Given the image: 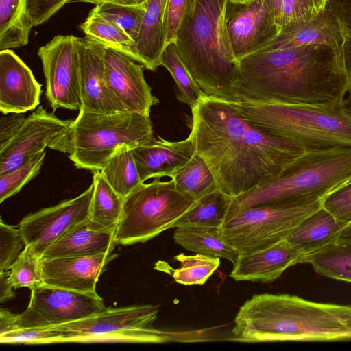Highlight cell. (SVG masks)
I'll return each instance as SVG.
<instances>
[{
  "instance_id": "obj_1",
  "label": "cell",
  "mask_w": 351,
  "mask_h": 351,
  "mask_svg": "<svg viewBox=\"0 0 351 351\" xmlns=\"http://www.w3.org/2000/svg\"><path fill=\"white\" fill-rule=\"evenodd\" d=\"M191 113L195 153L208 165L217 189L231 197L275 178L306 151L260 130L223 99L204 95Z\"/></svg>"
},
{
  "instance_id": "obj_2",
  "label": "cell",
  "mask_w": 351,
  "mask_h": 351,
  "mask_svg": "<svg viewBox=\"0 0 351 351\" xmlns=\"http://www.w3.org/2000/svg\"><path fill=\"white\" fill-rule=\"evenodd\" d=\"M238 61L228 101L317 104L343 100L348 91L341 51L326 45L261 50Z\"/></svg>"
},
{
  "instance_id": "obj_3",
  "label": "cell",
  "mask_w": 351,
  "mask_h": 351,
  "mask_svg": "<svg viewBox=\"0 0 351 351\" xmlns=\"http://www.w3.org/2000/svg\"><path fill=\"white\" fill-rule=\"evenodd\" d=\"M232 332L243 342L351 341V304L256 294L240 307Z\"/></svg>"
},
{
  "instance_id": "obj_4",
  "label": "cell",
  "mask_w": 351,
  "mask_h": 351,
  "mask_svg": "<svg viewBox=\"0 0 351 351\" xmlns=\"http://www.w3.org/2000/svg\"><path fill=\"white\" fill-rule=\"evenodd\" d=\"M228 0H197L174 43L189 73L206 96L230 100L239 73L226 25Z\"/></svg>"
},
{
  "instance_id": "obj_5",
  "label": "cell",
  "mask_w": 351,
  "mask_h": 351,
  "mask_svg": "<svg viewBox=\"0 0 351 351\" xmlns=\"http://www.w3.org/2000/svg\"><path fill=\"white\" fill-rule=\"evenodd\" d=\"M343 99L317 104L227 101L260 130L315 150L351 147V112Z\"/></svg>"
},
{
  "instance_id": "obj_6",
  "label": "cell",
  "mask_w": 351,
  "mask_h": 351,
  "mask_svg": "<svg viewBox=\"0 0 351 351\" xmlns=\"http://www.w3.org/2000/svg\"><path fill=\"white\" fill-rule=\"evenodd\" d=\"M350 178L351 147L306 150L275 178L232 197L226 219L243 209L269 202L324 198Z\"/></svg>"
},
{
  "instance_id": "obj_7",
  "label": "cell",
  "mask_w": 351,
  "mask_h": 351,
  "mask_svg": "<svg viewBox=\"0 0 351 351\" xmlns=\"http://www.w3.org/2000/svg\"><path fill=\"white\" fill-rule=\"evenodd\" d=\"M149 116L132 112L102 114L80 110L66 132L51 147L68 154L77 169L101 171L117 149L153 142Z\"/></svg>"
},
{
  "instance_id": "obj_8",
  "label": "cell",
  "mask_w": 351,
  "mask_h": 351,
  "mask_svg": "<svg viewBox=\"0 0 351 351\" xmlns=\"http://www.w3.org/2000/svg\"><path fill=\"white\" fill-rule=\"evenodd\" d=\"M195 201L190 194L178 190L172 179L154 178L148 184L141 183L123 200L115 230L117 244L145 243L173 228Z\"/></svg>"
},
{
  "instance_id": "obj_9",
  "label": "cell",
  "mask_w": 351,
  "mask_h": 351,
  "mask_svg": "<svg viewBox=\"0 0 351 351\" xmlns=\"http://www.w3.org/2000/svg\"><path fill=\"white\" fill-rule=\"evenodd\" d=\"M322 199L274 202L243 209L226 220L221 236L240 254L269 247L286 239L304 219L322 208Z\"/></svg>"
},
{
  "instance_id": "obj_10",
  "label": "cell",
  "mask_w": 351,
  "mask_h": 351,
  "mask_svg": "<svg viewBox=\"0 0 351 351\" xmlns=\"http://www.w3.org/2000/svg\"><path fill=\"white\" fill-rule=\"evenodd\" d=\"M108 308L97 293L43 283L31 290L28 306L16 318V328H51L97 315Z\"/></svg>"
},
{
  "instance_id": "obj_11",
  "label": "cell",
  "mask_w": 351,
  "mask_h": 351,
  "mask_svg": "<svg viewBox=\"0 0 351 351\" xmlns=\"http://www.w3.org/2000/svg\"><path fill=\"white\" fill-rule=\"evenodd\" d=\"M38 55L45 78L46 98L53 110H80L78 37L57 35L39 48Z\"/></svg>"
},
{
  "instance_id": "obj_12",
  "label": "cell",
  "mask_w": 351,
  "mask_h": 351,
  "mask_svg": "<svg viewBox=\"0 0 351 351\" xmlns=\"http://www.w3.org/2000/svg\"><path fill=\"white\" fill-rule=\"evenodd\" d=\"M94 183L78 196L25 216L19 228L26 245L41 258L45 251L64 234L90 218Z\"/></svg>"
},
{
  "instance_id": "obj_13",
  "label": "cell",
  "mask_w": 351,
  "mask_h": 351,
  "mask_svg": "<svg viewBox=\"0 0 351 351\" xmlns=\"http://www.w3.org/2000/svg\"><path fill=\"white\" fill-rule=\"evenodd\" d=\"M226 25L237 60L263 49L280 34L269 0H253L248 3L228 0Z\"/></svg>"
},
{
  "instance_id": "obj_14",
  "label": "cell",
  "mask_w": 351,
  "mask_h": 351,
  "mask_svg": "<svg viewBox=\"0 0 351 351\" xmlns=\"http://www.w3.org/2000/svg\"><path fill=\"white\" fill-rule=\"evenodd\" d=\"M73 121L60 119L39 106L26 118L8 143L0 149V174L18 168L47 147L51 149Z\"/></svg>"
},
{
  "instance_id": "obj_15",
  "label": "cell",
  "mask_w": 351,
  "mask_h": 351,
  "mask_svg": "<svg viewBox=\"0 0 351 351\" xmlns=\"http://www.w3.org/2000/svg\"><path fill=\"white\" fill-rule=\"evenodd\" d=\"M158 313V306L152 304L108 308L87 318L51 328L62 332V343H101L115 332L154 328Z\"/></svg>"
},
{
  "instance_id": "obj_16",
  "label": "cell",
  "mask_w": 351,
  "mask_h": 351,
  "mask_svg": "<svg viewBox=\"0 0 351 351\" xmlns=\"http://www.w3.org/2000/svg\"><path fill=\"white\" fill-rule=\"evenodd\" d=\"M104 59L107 84L114 99L128 112L149 116L159 100L145 79L144 66L111 47L106 46Z\"/></svg>"
},
{
  "instance_id": "obj_17",
  "label": "cell",
  "mask_w": 351,
  "mask_h": 351,
  "mask_svg": "<svg viewBox=\"0 0 351 351\" xmlns=\"http://www.w3.org/2000/svg\"><path fill=\"white\" fill-rule=\"evenodd\" d=\"M82 108L90 112H125L112 95L104 68L106 45L87 36L78 37ZM80 111V110H79Z\"/></svg>"
},
{
  "instance_id": "obj_18",
  "label": "cell",
  "mask_w": 351,
  "mask_h": 351,
  "mask_svg": "<svg viewBox=\"0 0 351 351\" xmlns=\"http://www.w3.org/2000/svg\"><path fill=\"white\" fill-rule=\"evenodd\" d=\"M118 254L72 256L41 259L43 283L82 293H95L96 284Z\"/></svg>"
},
{
  "instance_id": "obj_19",
  "label": "cell",
  "mask_w": 351,
  "mask_h": 351,
  "mask_svg": "<svg viewBox=\"0 0 351 351\" xmlns=\"http://www.w3.org/2000/svg\"><path fill=\"white\" fill-rule=\"evenodd\" d=\"M41 84L31 69L11 49L0 51V110L25 113L40 104Z\"/></svg>"
},
{
  "instance_id": "obj_20",
  "label": "cell",
  "mask_w": 351,
  "mask_h": 351,
  "mask_svg": "<svg viewBox=\"0 0 351 351\" xmlns=\"http://www.w3.org/2000/svg\"><path fill=\"white\" fill-rule=\"evenodd\" d=\"M306 256L287 239L258 251L240 254L230 276L236 281L267 283L289 267L303 264Z\"/></svg>"
},
{
  "instance_id": "obj_21",
  "label": "cell",
  "mask_w": 351,
  "mask_h": 351,
  "mask_svg": "<svg viewBox=\"0 0 351 351\" xmlns=\"http://www.w3.org/2000/svg\"><path fill=\"white\" fill-rule=\"evenodd\" d=\"M142 182L150 178H172L195 153L192 137L168 141L158 136L147 145L132 149Z\"/></svg>"
},
{
  "instance_id": "obj_22",
  "label": "cell",
  "mask_w": 351,
  "mask_h": 351,
  "mask_svg": "<svg viewBox=\"0 0 351 351\" xmlns=\"http://www.w3.org/2000/svg\"><path fill=\"white\" fill-rule=\"evenodd\" d=\"M115 230L90 218L76 225L52 243L41 259L112 253L117 243Z\"/></svg>"
},
{
  "instance_id": "obj_23",
  "label": "cell",
  "mask_w": 351,
  "mask_h": 351,
  "mask_svg": "<svg viewBox=\"0 0 351 351\" xmlns=\"http://www.w3.org/2000/svg\"><path fill=\"white\" fill-rule=\"evenodd\" d=\"M167 0H147L138 36L135 42L136 62L152 71L160 65L166 47L165 15Z\"/></svg>"
},
{
  "instance_id": "obj_24",
  "label": "cell",
  "mask_w": 351,
  "mask_h": 351,
  "mask_svg": "<svg viewBox=\"0 0 351 351\" xmlns=\"http://www.w3.org/2000/svg\"><path fill=\"white\" fill-rule=\"evenodd\" d=\"M343 38L337 20L326 8L300 27L278 36L262 50H275L308 45H326L341 51Z\"/></svg>"
},
{
  "instance_id": "obj_25",
  "label": "cell",
  "mask_w": 351,
  "mask_h": 351,
  "mask_svg": "<svg viewBox=\"0 0 351 351\" xmlns=\"http://www.w3.org/2000/svg\"><path fill=\"white\" fill-rule=\"evenodd\" d=\"M348 224L322 206L304 219L286 239L307 256L341 237Z\"/></svg>"
},
{
  "instance_id": "obj_26",
  "label": "cell",
  "mask_w": 351,
  "mask_h": 351,
  "mask_svg": "<svg viewBox=\"0 0 351 351\" xmlns=\"http://www.w3.org/2000/svg\"><path fill=\"white\" fill-rule=\"evenodd\" d=\"M174 242L186 250L222 258L233 264L237 261L240 253L226 241L222 236L221 228L185 226L176 227L173 232Z\"/></svg>"
},
{
  "instance_id": "obj_27",
  "label": "cell",
  "mask_w": 351,
  "mask_h": 351,
  "mask_svg": "<svg viewBox=\"0 0 351 351\" xmlns=\"http://www.w3.org/2000/svg\"><path fill=\"white\" fill-rule=\"evenodd\" d=\"M317 274L337 280L351 282V239L339 237L322 249L306 256Z\"/></svg>"
},
{
  "instance_id": "obj_28",
  "label": "cell",
  "mask_w": 351,
  "mask_h": 351,
  "mask_svg": "<svg viewBox=\"0 0 351 351\" xmlns=\"http://www.w3.org/2000/svg\"><path fill=\"white\" fill-rule=\"evenodd\" d=\"M27 0H0V49L26 45L33 27L26 12Z\"/></svg>"
},
{
  "instance_id": "obj_29",
  "label": "cell",
  "mask_w": 351,
  "mask_h": 351,
  "mask_svg": "<svg viewBox=\"0 0 351 351\" xmlns=\"http://www.w3.org/2000/svg\"><path fill=\"white\" fill-rule=\"evenodd\" d=\"M232 197L217 189L195 201L176 221L173 228L202 226L221 228L224 223Z\"/></svg>"
},
{
  "instance_id": "obj_30",
  "label": "cell",
  "mask_w": 351,
  "mask_h": 351,
  "mask_svg": "<svg viewBox=\"0 0 351 351\" xmlns=\"http://www.w3.org/2000/svg\"><path fill=\"white\" fill-rule=\"evenodd\" d=\"M94 191L90 219L110 230H115L121 219L123 200L108 183L100 171H93Z\"/></svg>"
},
{
  "instance_id": "obj_31",
  "label": "cell",
  "mask_w": 351,
  "mask_h": 351,
  "mask_svg": "<svg viewBox=\"0 0 351 351\" xmlns=\"http://www.w3.org/2000/svg\"><path fill=\"white\" fill-rule=\"evenodd\" d=\"M100 171L123 199L143 183L132 148L127 145L119 147Z\"/></svg>"
},
{
  "instance_id": "obj_32",
  "label": "cell",
  "mask_w": 351,
  "mask_h": 351,
  "mask_svg": "<svg viewBox=\"0 0 351 351\" xmlns=\"http://www.w3.org/2000/svg\"><path fill=\"white\" fill-rule=\"evenodd\" d=\"M86 36L125 53L136 61L134 41L119 26L108 21L93 8L80 25Z\"/></svg>"
},
{
  "instance_id": "obj_33",
  "label": "cell",
  "mask_w": 351,
  "mask_h": 351,
  "mask_svg": "<svg viewBox=\"0 0 351 351\" xmlns=\"http://www.w3.org/2000/svg\"><path fill=\"white\" fill-rule=\"evenodd\" d=\"M171 179L178 190L190 194L195 200L217 189L208 165L195 153Z\"/></svg>"
},
{
  "instance_id": "obj_34",
  "label": "cell",
  "mask_w": 351,
  "mask_h": 351,
  "mask_svg": "<svg viewBox=\"0 0 351 351\" xmlns=\"http://www.w3.org/2000/svg\"><path fill=\"white\" fill-rule=\"evenodd\" d=\"M160 65L165 67L174 79L178 99L191 109L194 108L205 95L181 60L173 43L167 45L164 49Z\"/></svg>"
},
{
  "instance_id": "obj_35",
  "label": "cell",
  "mask_w": 351,
  "mask_h": 351,
  "mask_svg": "<svg viewBox=\"0 0 351 351\" xmlns=\"http://www.w3.org/2000/svg\"><path fill=\"white\" fill-rule=\"evenodd\" d=\"M174 259L180 263V267L172 270V277L184 285L204 284L220 265L219 258L202 254L180 253Z\"/></svg>"
},
{
  "instance_id": "obj_36",
  "label": "cell",
  "mask_w": 351,
  "mask_h": 351,
  "mask_svg": "<svg viewBox=\"0 0 351 351\" xmlns=\"http://www.w3.org/2000/svg\"><path fill=\"white\" fill-rule=\"evenodd\" d=\"M326 3L327 0H282L280 35L292 32L312 21L326 8Z\"/></svg>"
},
{
  "instance_id": "obj_37",
  "label": "cell",
  "mask_w": 351,
  "mask_h": 351,
  "mask_svg": "<svg viewBox=\"0 0 351 351\" xmlns=\"http://www.w3.org/2000/svg\"><path fill=\"white\" fill-rule=\"evenodd\" d=\"M146 1L136 5L101 3L95 5L94 8L102 16L119 26L135 43L145 12Z\"/></svg>"
},
{
  "instance_id": "obj_38",
  "label": "cell",
  "mask_w": 351,
  "mask_h": 351,
  "mask_svg": "<svg viewBox=\"0 0 351 351\" xmlns=\"http://www.w3.org/2000/svg\"><path fill=\"white\" fill-rule=\"evenodd\" d=\"M9 271V280L14 289L28 287L32 290L43 283L41 258L28 245H26Z\"/></svg>"
},
{
  "instance_id": "obj_39",
  "label": "cell",
  "mask_w": 351,
  "mask_h": 351,
  "mask_svg": "<svg viewBox=\"0 0 351 351\" xmlns=\"http://www.w3.org/2000/svg\"><path fill=\"white\" fill-rule=\"evenodd\" d=\"M46 155L45 151L28 159L18 168L0 174V203L18 193L40 173Z\"/></svg>"
},
{
  "instance_id": "obj_40",
  "label": "cell",
  "mask_w": 351,
  "mask_h": 351,
  "mask_svg": "<svg viewBox=\"0 0 351 351\" xmlns=\"http://www.w3.org/2000/svg\"><path fill=\"white\" fill-rule=\"evenodd\" d=\"M326 7L339 23L343 42L341 47L343 69L348 90H351V0H327Z\"/></svg>"
},
{
  "instance_id": "obj_41",
  "label": "cell",
  "mask_w": 351,
  "mask_h": 351,
  "mask_svg": "<svg viewBox=\"0 0 351 351\" xmlns=\"http://www.w3.org/2000/svg\"><path fill=\"white\" fill-rule=\"evenodd\" d=\"M19 228L0 221V271H9L25 248Z\"/></svg>"
},
{
  "instance_id": "obj_42",
  "label": "cell",
  "mask_w": 351,
  "mask_h": 351,
  "mask_svg": "<svg viewBox=\"0 0 351 351\" xmlns=\"http://www.w3.org/2000/svg\"><path fill=\"white\" fill-rule=\"evenodd\" d=\"M62 334L52 328H16L0 335L1 343L48 344L62 343Z\"/></svg>"
},
{
  "instance_id": "obj_43",
  "label": "cell",
  "mask_w": 351,
  "mask_h": 351,
  "mask_svg": "<svg viewBox=\"0 0 351 351\" xmlns=\"http://www.w3.org/2000/svg\"><path fill=\"white\" fill-rule=\"evenodd\" d=\"M197 1V0H167L165 15L166 45L175 43L183 21L195 8Z\"/></svg>"
},
{
  "instance_id": "obj_44",
  "label": "cell",
  "mask_w": 351,
  "mask_h": 351,
  "mask_svg": "<svg viewBox=\"0 0 351 351\" xmlns=\"http://www.w3.org/2000/svg\"><path fill=\"white\" fill-rule=\"evenodd\" d=\"M322 208L339 221L350 223L351 182L342 184L327 194L322 199Z\"/></svg>"
},
{
  "instance_id": "obj_45",
  "label": "cell",
  "mask_w": 351,
  "mask_h": 351,
  "mask_svg": "<svg viewBox=\"0 0 351 351\" xmlns=\"http://www.w3.org/2000/svg\"><path fill=\"white\" fill-rule=\"evenodd\" d=\"M72 0H27L25 12L33 27L40 25Z\"/></svg>"
},
{
  "instance_id": "obj_46",
  "label": "cell",
  "mask_w": 351,
  "mask_h": 351,
  "mask_svg": "<svg viewBox=\"0 0 351 351\" xmlns=\"http://www.w3.org/2000/svg\"><path fill=\"white\" fill-rule=\"evenodd\" d=\"M0 119V149L15 136L27 117L22 113L3 114Z\"/></svg>"
},
{
  "instance_id": "obj_47",
  "label": "cell",
  "mask_w": 351,
  "mask_h": 351,
  "mask_svg": "<svg viewBox=\"0 0 351 351\" xmlns=\"http://www.w3.org/2000/svg\"><path fill=\"white\" fill-rule=\"evenodd\" d=\"M9 271H0V302L4 303L15 297L14 287L9 280Z\"/></svg>"
},
{
  "instance_id": "obj_48",
  "label": "cell",
  "mask_w": 351,
  "mask_h": 351,
  "mask_svg": "<svg viewBox=\"0 0 351 351\" xmlns=\"http://www.w3.org/2000/svg\"><path fill=\"white\" fill-rule=\"evenodd\" d=\"M16 315L6 309L0 310V335L16 329Z\"/></svg>"
},
{
  "instance_id": "obj_49",
  "label": "cell",
  "mask_w": 351,
  "mask_h": 351,
  "mask_svg": "<svg viewBox=\"0 0 351 351\" xmlns=\"http://www.w3.org/2000/svg\"><path fill=\"white\" fill-rule=\"evenodd\" d=\"M147 0H72V1H80L91 3L95 5L101 3H112L126 5H136L145 3Z\"/></svg>"
},
{
  "instance_id": "obj_50",
  "label": "cell",
  "mask_w": 351,
  "mask_h": 351,
  "mask_svg": "<svg viewBox=\"0 0 351 351\" xmlns=\"http://www.w3.org/2000/svg\"><path fill=\"white\" fill-rule=\"evenodd\" d=\"M282 1V0H269L271 8L274 15L276 22L278 25L279 28L281 15Z\"/></svg>"
},
{
  "instance_id": "obj_51",
  "label": "cell",
  "mask_w": 351,
  "mask_h": 351,
  "mask_svg": "<svg viewBox=\"0 0 351 351\" xmlns=\"http://www.w3.org/2000/svg\"><path fill=\"white\" fill-rule=\"evenodd\" d=\"M343 101L346 106L351 112V90L348 91L347 94L344 97Z\"/></svg>"
},
{
  "instance_id": "obj_52",
  "label": "cell",
  "mask_w": 351,
  "mask_h": 351,
  "mask_svg": "<svg viewBox=\"0 0 351 351\" xmlns=\"http://www.w3.org/2000/svg\"><path fill=\"white\" fill-rule=\"evenodd\" d=\"M230 1L234 2V3H248L253 0H229Z\"/></svg>"
},
{
  "instance_id": "obj_53",
  "label": "cell",
  "mask_w": 351,
  "mask_h": 351,
  "mask_svg": "<svg viewBox=\"0 0 351 351\" xmlns=\"http://www.w3.org/2000/svg\"><path fill=\"white\" fill-rule=\"evenodd\" d=\"M349 182H351V178L346 183Z\"/></svg>"
}]
</instances>
